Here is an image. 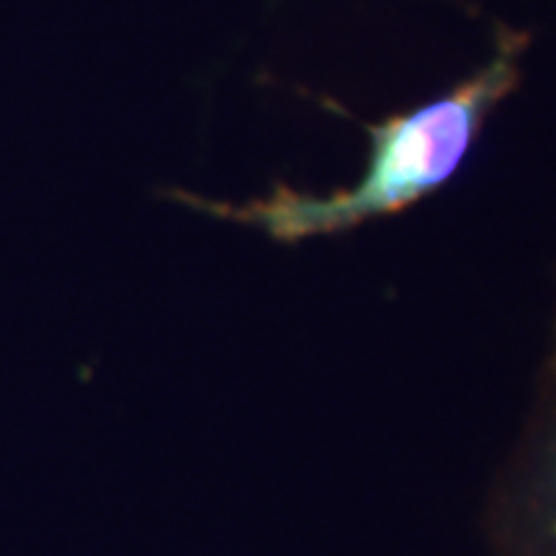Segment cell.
Returning <instances> with one entry per match:
<instances>
[{"label": "cell", "instance_id": "2", "mask_svg": "<svg viewBox=\"0 0 556 556\" xmlns=\"http://www.w3.org/2000/svg\"><path fill=\"white\" fill-rule=\"evenodd\" d=\"M495 556H556V325L526 428L486 510Z\"/></svg>", "mask_w": 556, "mask_h": 556}, {"label": "cell", "instance_id": "1", "mask_svg": "<svg viewBox=\"0 0 556 556\" xmlns=\"http://www.w3.org/2000/svg\"><path fill=\"white\" fill-rule=\"evenodd\" d=\"M523 39L505 34L492 60L451 93L409 114L374 124L371 157L353 189L312 197L278 189L248 204H204L206 212L263 229L268 238L299 242L343 232L368 219L402 212L456 176L484 119L516 88Z\"/></svg>", "mask_w": 556, "mask_h": 556}]
</instances>
